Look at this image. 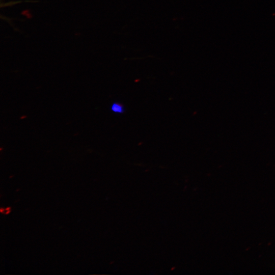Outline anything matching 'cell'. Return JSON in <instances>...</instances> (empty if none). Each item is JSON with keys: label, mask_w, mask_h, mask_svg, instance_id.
I'll return each instance as SVG.
<instances>
[{"label": "cell", "mask_w": 275, "mask_h": 275, "mask_svg": "<svg viewBox=\"0 0 275 275\" xmlns=\"http://www.w3.org/2000/svg\"><path fill=\"white\" fill-rule=\"evenodd\" d=\"M111 110L116 114H123L125 111V108L123 104L115 102L111 105Z\"/></svg>", "instance_id": "obj_1"}, {"label": "cell", "mask_w": 275, "mask_h": 275, "mask_svg": "<svg viewBox=\"0 0 275 275\" xmlns=\"http://www.w3.org/2000/svg\"><path fill=\"white\" fill-rule=\"evenodd\" d=\"M1 211H4L2 213H6V214H8L10 211V208L8 207L6 209H1Z\"/></svg>", "instance_id": "obj_2"}]
</instances>
